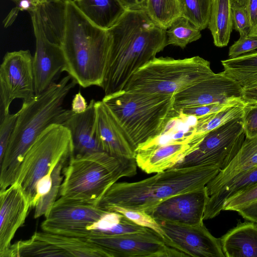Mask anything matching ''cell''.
<instances>
[{"mask_svg":"<svg viewBox=\"0 0 257 257\" xmlns=\"http://www.w3.org/2000/svg\"><path fill=\"white\" fill-rule=\"evenodd\" d=\"M182 15L201 31L208 26L212 0H181Z\"/></svg>","mask_w":257,"mask_h":257,"instance_id":"obj_32","label":"cell"},{"mask_svg":"<svg viewBox=\"0 0 257 257\" xmlns=\"http://www.w3.org/2000/svg\"><path fill=\"white\" fill-rule=\"evenodd\" d=\"M242 88L223 71L213 73L175 94L174 106L178 112L190 106L226 104L242 99Z\"/></svg>","mask_w":257,"mask_h":257,"instance_id":"obj_12","label":"cell"},{"mask_svg":"<svg viewBox=\"0 0 257 257\" xmlns=\"http://www.w3.org/2000/svg\"><path fill=\"white\" fill-rule=\"evenodd\" d=\"M69 157H65L61 159L55 166L52 173V187L50 192L45 197L38 201L34 209L35 218H38L43 215L45 216L59 195L60 187L63 179V169L64 165Z\"/></svg>","mask_w":257,"mask_h":257,"instance_id":"obj_33","label":"cell"},{"mask_svg":"<svg viewBox=\"0 0 257 257\" xmlns=\"http://www.w3.org/2000/svg\"><path fill=\"white\" fill-rule=\"evenodd\" d=\"M257 183V165L236 176L218 192L209 196L203 219H212L221 211L224 202L231 197Z\"/></svg>","mask_w":257,"mask_h":257,"instance_id":"obj_25","label":"cell"},{"mask_svg":"<svg viewBox=\"0 0 257 257\" xmlns=\"http://www.w3.org/2000/svg\"><path fill=\"white\" fill-rule=\"evenodd\" d=\"M19 12L20 11L15 7L12 9L10 13L4 21V25L5 28L9 27L13 23Z\"/></svg>","mask_w":257,"mask_h":257,"instance_id":"obj_47","label":"cell"},{"mask_svg":"<svg viewBox=\"0 0 257 257\" xmlns=\"http://www.w3.org/2000/svg\"><path fill=\"white\" fill-rule=\"evenodd\" d=\"M245 6L250 23V35L257 32V0H247Z\"/></svg>","mask_w":257,"mask_h":257,"instance_id":"obj_41","label":"cell"},{"mask_svg":"<svg viewBox=\"0 0 257 257\" xmlns=\"http://www.w3.org/2000/svg\"><path fill=\"white\" fill-rule=\"evenodd\" d=\"M220 170L216 166L170 168L134 182H116L97 204L103 210L116 206L149 213L173 196L204 187Z\"/></svg>","mask_w":257,"mask_h":257,"instance_id":"obj_4","label":"cell"},{"mask_svg":"<svg viewBox=\"0 0 257 257\" xmlns=\"http://www.w3.org/2000/svg\"><path fill=\"white\" fill-rule=\"evenodd\" d=\"M257 49V39L249 36H240L229 49L228 56L233 58L254 51Z\"/></svg>","mask_w":257,"mask_h":257,"instance_id":"obj_39","label":"cell"},{"mask_svg":"<svg viewBox=\"0 0 257 257\" xmlns=\"http://www.w3.org/2000/svg\"><path fill=\"white\" fill-rule=\"evenodd\" d=\"M241 120L245 138L257 136V102L245 101Z\"/></svg>","mask_w":257,"mask_h":257,"instance_id":"obj_38","label":"cell"},{"mask_svg":"<svg viewBox=\"0 0 257 257\" xmlns=\"http://www.w3.org/2000/svg\"><path fill=\"white\" fill-rule=\"evenodd\" d=\"M76 83L69 75L44 91L23 101L5 154L0 161V191L14 184L26 153L50 125L63 124L74 112L63 106Z\"/></svg>","mask_w":257,"mask_h":257,"instance_id":"obj_3","label":"cell"},{"mask_svg":"<svg viewBox=\"0 0 257 257\" xmlns=\"http://www.w3.org/2000/svg\"><path fill=\"white\" fill-rule=\"evenodd\" d=\"M245 101L242 99L233 101L220 110L197 117L194 128L197 134H204L213 129L242 116Z\"/></svg>","mask_w":257,"mask_h":257,"instance_id":"obj_28","label":"cell"},{"mask_svg":"<svg viewBox=\"0 0 257 257\" xmlns=\"http://www.w3.org/2000/svg\"><path fill=\"white\" fill-rule=\"evenodd\" d=\"M243 218L257 223V201L237 211Z\"/></svg>","mask_w":257,"mask_h":257,"instance_id":"obj_42","label":"cell"},{"mask_svg":"<svg viewBox=\"0 0 257 257\" xmlns=\"http://www.w3.org/2000/svg\"><path fill=\"white\" fill-rule=\"evenodd\" d=\"M31 208L30 200L19 184L15 182L0 191V257H4L9 249Z\"/></svg>","mask_w":257,"mask_h":257,"instance_id":"obj_18","label":"cell"},{"mask_svg":"<svg viewBox=\"0 0 257 257\" xmlns=\"http://www.w3.org/2000/svg\"><path fill=\"white\" fill-rule=\"evenodd\" d=\"M29 14L36 40L33 68L35 95H38L54 82L59 74L65 71L66 63L61 47L47 37L38 9Z\"/></svg>","mask_w":257,"mask_h":257,"instance_id":"obj_13","label":"cell"},{"mask_svg":"<svg viewBox=\"0 0 257 257\" xmlns=\"http://www.w3.org/2000/svg\"><path fill=\"white\" fill-rule=\"evenodd\" d=\"M95 106V132L102 151L115 157L135 158V152L107 107L102 100L96 101Z\"/></svg>","mask_w":257,"mask_h":257,"instance_id":"obj_19","label":"cell"},{"mask_svg":"<svg viewBox=\"0 0 257 257\" xmlns=\"http://www.w3.org/2000/svg\"><path fill=\"white\" fill-rule=\"evenodd\" d=\"M60 1V0H46V2H56V1Z\"/></svg>","mask_w":257,"mask_h":257,"instance_id":"obj_51","label":"cell"},{"mask_svg":"<svg viewBox=\"0 0 257 257\" xmlns=\"http://www.w3.org/2000/svg\"><path fill=\"white\" fill-rule=\"evenodd\" d=\"M107 212L97 205L60 197L45 216L41 227L44 231L66 235L97 222Z\"/></svg>","mask_w":257,"mask_h":257,"instance_id":"obj_14","label":"cell"},{"mask_svg":"<svg viewBox=\"0 0 257 257\" xmlns=\"http://www.w3.org/2000/svg\"><path fill=\"white\" fill-rule=\"evenodd\" d=\"M228 103H213L207 105L186 107L181 109L178 112L186 116H192L199 117L216 112Z\"/></svg>","mask_w":257,"mask_h":257,"instance_id":"obj_40","label":"cell"},{"mask_svg":"<svg viewBox=\"0 0 257 257\" xmlns=\"http://www.w3.org/2000/svg\"><path fill=\"white\" fill-rule=\"evenodd\" d=\"M204 135L196 134L194 128L183 137L138 150L135 157L137 165L148 174L172 168L194 150Z\"/></svg>","mask_w":257,"mask_h":257,"instance_id":"obj_15","label":"cell"},{"mask_svg":"<svg viewBox=\"0 0 257 257\" xmlns=\"http://www.w3.org/2000/svg\"><path fill=\"white\" fill-rule=\"evenodd\" d=\"M166 30L145 10H127L108 30L111 43L102 86L105 95L123 90L135 72L168 46Z\"/></svg>","mask_w":257,"mask_h":257,"instance_id":"obj_2","label":"cell"},{"mask_svg":"<svg viewBox=\"0 0 257 257\" xmlns=\"http://www.w3.org/2000/svg\"><path fill=\"white\" fill-rule=\"evenodd\" d=\"M248 36L257 39V32Z\"/></svg>","mask_w":257,"mask_h":257,"instance_id":"obj_50","label":"cell"},{"mask_svg":"<svg viewBox=\"0 0 257 257\" xmlns=\"http://www.w3.org/2000/svg\"><path fill=\"white\" fill-rule=\"evenodd\" d=\"M174 248L187 256L225 257L220 238L213 236L203 222L195 225L160 221Z\"/></svg>","mask_w":257,"mask_h":257,"instance_id":"obj_16","label":"cell"},{"mask_svg":"<svg viewBox=\"0 0 257 257\" xmlns=\"http://www.w3.org/2000/svg\"><path fill=\"white\" fill-rule=\"evenodd\" d=\"M38 11L47 37L63 51L65 71L83 88L102 87L111 43L108 31L91 23L72 0L45 2Z\"/></svg>","mask_w":257,"mask_h":257,"instance_id":"obj_1","label":"cell"},{"mask_svg":"<svg viewBox=\"0 0 257 257\" xmlns=\"http://www.w3.org/2000/svg\"><path fill=\"white\" fill-rule=\"evenodd\" d=\"M167 45L185 48L201 37V31L185 18L175 20L166 30Z\"/></svg>","mask_w":257,"mask_h":257,"instance_id":"obj_31","label":"cell"},{"mask_svg":"<svg viewBox=\"0 0 257 257\" xmlns=\"http://www.w3.org/2000/svg\"><path fill=\"white\" fill-rule=\"evenodd\" d=\"M106 249L111 257H183L182 252L168 246L152 229L117 235L87 239Z\"/></svg>","mask_w":257,"mask_h":257,"instance_id":"obj_11","label":"cell"},{"mask_svg":"<svg viewBox=\"0 0 257 257\" xmlns=\"http://www.w3.org/2000/svg\"><path fill=\"white\" fill-rule=\"evenodd\" d=\"M234 0H212L208 28L218 47L226 46L233 29L232 7Z\"/></svg>","mask_w":257,"mask_h":257,"instance_id":"obj_26","label":"cell"},{"mask_svg":"<svg viewBox=\"0 0 257 257\" xmlns=\"http://www.w3.org/2000/svg\"><path fill=\"white\" fill-rule=\"evenodd\" d=\"M214 73L210 62L199 56L179 59L155 57L132 75L123 90L175 94Z\"/></svg>","mask_w":257,"mask_h":257,"instance_id":"obj_7","label":"cell"},{"mask_svg":"<svg viewBox=\"0 0 257 257\" xmlns=\"http://www.w3.org/2000/svg\"><path fill=\"white\" fill-rule=\"evenodd\" d=\"M220 239L226 257H257V223L239 222Z\"/></svg>","mask_w":257,"mask_h":257,"instance_id":"obj_22","label":"cell"},{"mask_svg":"<svg viewBox=\"0 0 257 257\" xmlns=\"http://www.w3.org/2000/svg\"><path fill=\"white\" fill-rule=\"evenodd\" d=\"M72 155L71 134L62 124H52L38 136L26 153L15 181L27 194L31 207L38 181L53 171L61 159Z\"/></svg>","mask_w":257,"mask_h":257,"instance_id":"obj_8","label":"cell"},{"mask_svg":"<svg viewBox=\"0 0 257 257\" xmlns=\"http://www.w3.org/2000/svg\"><path fill=\"white\" fill-rule=\"evenodd\" d=\"M77 9L94 25L110 29L127 10L119 0H72Z\"/></svg>","mask_w":257,"mask_h":257,"instance_id":"obj_23","label":"cell"},{"mask_svg":"<svg viewBox=\"0 0 257 257\" xmlns=\"http://www.w3.org/2000/svg\"><path fill=\"white\" fill-rule=\"evenodd\" d=\"M18 116L16 113H9L3 115L0 124V161L2 160L10 141Z\"/></svg>","mask_w":257,"mask_h":257,"instance_id":"obj_37","label":"cell"},{"mask_svg":"<svg viewBox=\"0 0 257 257\" xmlns=\"http://www.w3.org/2000/svg\"><path fill=\"white\" fill-rule=\"evenodd\" d=\"M126 10H145L147 0H119Z\"/></svg>","mask_w":257,"mask_h":257,"instance_id":"obj_45","label":"cell"},{"mask_svg":"<svg viewBox=\"0 0 257 257\" xmlns=\"http://www.w3.org/2000/svg\"><path fill=\"white\" fill-rule=\"evenodd\" d=\"M32 56L29 50L7 52L0 66V97L3 115L9 113L17 98L27 101L35 95Z\"/></svg>","mask_w":257,"mask_h":257,"instance_id":"obj_10","label":"cell"},{"mask_svg":"<svg viewBox=\"0 0 257 257\" xmlns=\"http://www.w3.org/2000/svg\"><path fill=\"white\" fill-rule=\"evenodd\" d=\"M242 99L244 101L257 102V87L243 89Z\"/></svg>","mask_w":257,"mask_h":257,"instance_id":"obj_46","label":"cell"},{"mask_svg":"<svg viewBox=\"0 0 257 257\" xmlns=\"http://www.w3.org/2000/svg\"><path fill=\"white\" fill-rule=\"evenodd\" d=\"M88 107L85 98L80 91L77 93L74 96L71 104V110L74 113H80L86 110Z\"/></svg>","mask_w":257,"mask_h":257,"instance_id":"obj_43","label":"cell"},{"mask_svg":"<svg viewBox=\"0 0 257 257\" xmlns=\"http://www.w3.org/2000/svg\"><path fill=\"white\" fill-rule=\"evenodd\" d=\"M33 3H34L36 5H37L38 6H41L44 3L46 2L45 0H31Z\"/></svg>","mask_w":257,"mask_h":257,"instance_id":"obj_48","label":"cell"},{"mask_svg":"<svg viewBox=\"0 0 257 257\" xmlns=\"http://www.w3.org/2000/svg\"><path fill=\"white\" fill-rule=\"evenodd\" d=\"M237 4L239 5H245L247 0H234Z\"/></svg>","mask_w":257,"mask_h":257,"instance_id":"obj_49","label":"cell"},{"mask_svg":"<svg viewBox=\"0 0 257 257\" xmlns=\"http://www.w3.org/2000/svg\"><path fill=\"white\" fill-rule=\"evenodd\" d=\"M257 201V183L227 199L223 203L222 210L237 211Z\"/></svg>","mask_w":257,"mask_h":257,"instance_id":"obj_35","label":"cell"},{"mask_svg":"<svg viewBox=\"0 0 257 257\" xmlns=\"http://www.w3.org/2000/svg\"><path fill=\"white\" fill-rule=\"evenodd\" d=\"M67 257L53 244L33 235L28 239L12 244L4 257Z\"/></svg>","mask_w":257,"mask_h":257,"instance_id":"obj_29","label":"cell"},{"mask_svg":"<svg viewBox=\"0 0 257 257\" xmlns=\"http://www.w3.org/2000/svg\"><path fill=\"white\" fill-rule=\"evenodd\" d=\"M257 165V136L245 138L234 158L224 169L205 186L207 195L210 196L218 192L226 183L236 176Z\"/></svg>","mask_w":257,"mask_h":257,"instance_id":"obj_21","label":"cell"},{"mask_svg":"<svg viewBox=\"0 0 257 257\" xmlns=\"http://www.w3.org/2000/svg\"><path fill=\"white\" fill-rule=\"evenodd\" d=\"M223 72L242 88L257 87V51L221 61Z\"/></svg>","mask_w":257,"mask_h":257,"instance_id":"obj_27","label":"cell"},{"mask_svg":"<svg viewBox=\"0 0 257 257\" xmlns=\"http://www.w3.org/2000/svg\"><path fill=\"white\" fill-rule=\"evenodd\" d=\"M208 199L205 186L197 190L169 197L158 204L148 214L158 222L197 224L203 222Z\"/></svg>","mask_w":257,"mask_h":257,"instance_id":"obj_17","label":"cell"},{"mask_svg":"<svg viewBox=\"0 0 257 257\" xmlns=\"http://www.w3.org/2000/svg\"><path fill=\"white\" fill-rule=\"evenodd\" d=\"M105 210L121 214L135 223L153 229L164 239L168 246L174 248L173 243L166 234L159 222L145 211L128 209L116 206L109 207Z\"/></svg>","mask_w":257,"mask_h":257,"instance_id":"obj_34","label":"cell"},{"mask_svg":"<svg viewBox=\"0 0 257 257\" xmlns=\"http://www.w3.org/2000/svg\"><path fill=\"white\" fill-rule=\"evenodd\" d=\"M245 138L241 118L205 134L194 150L172 168L216 166L225 169L240 150Z\"/></svg>","mask_w":257,"mask_h":257,"instance_id":"obj_9","label":"cell"},{"mask_svg":"<svg viewBox=\"0 0 257 257\" xmlns=\"http://www.w3.org/2000/svg\"><path fill=\"white\" fill-rule=\"evenodd\" d=\"M95 102L94 99H91L85 111L73 113L62 124L71 134L72 155L81 156L103 152L95 132Z\"/></svg>","mask_w":257,"mask_h":257,"instance_id":"obj_20","label":"cell"},{"mask_svg":"<svg viewBox=\"0 0 257 257\" xmlns=\"http://www.w3.org/2000/svg\"><path fill=\"white\" fill-rule=\"evenodd\" d=\"M11 1L15 4V8L19 11H26L30 13L37 11L39 7L31 0Z\"/></svg>","mask_w":257,"mask_h":257,"instance_id":"obj_44","label":"cell"},{"mask_svg":"<svg viewBox=\"0 0 257 257\" xmlns=\"http://www.w3.org/2000/svg\"><path fill=\"white\" fill-rule=\"evenodd\" d=\"M34 236L45 240L63 251L67 257H111L103 247L89 240L46 231H36Z\"/></svg>","mask_w":257,"mask_h":257,"instance_id":"obj_24","label":"cell"},{"mask_svg":"<svg viewBox=\"0 0 257 257\" xmlns=\"http://www.w3.org/2000/svg\"><path fill=\"white\" fill-rule=\"evenodd\" d=\"M174 95L122 90L105 95L102 101L136 152L140 146L161 135L169 121L179 115L174 108Z\"/></svg>","mask_w":257,"mask_h":257,"instance_id":"obj_5","label":"cell"},{"mask_svg":"<svg viewBox=\"0 0 257 257\" xmlns=\"http://www.w3.org/2000/svg\"><path fill=\"white\" fill-rule=\"evenodd\" d=\"M233 29L240 36H248L251 31L250 20L245 5L241 6L234 1L232 7Z\"/></svg>","mask_w":257,"mask_h":257,"instance_id":"obj_36","label":"cell"},{"mask_svg":"<svg viewBox=\"0 0 257 257\" xmlns=\"http://www.w3.org/2000/svg\"><path fill=\"white\" fill-rule=\"evenodd\" d=\"M146 11L155 23L166 30L182 15L181 0H147Z\"/></svg>","mask_w":257,"mask_h":257,"instance_id":"obj_30","label":"cell"},{"mask_svg":"<svg viewBox=\"0 0 257 257\" xmlns=\"http://www.w3.org/2000/svg\"><path fill=\"white\" fill-rule=\"evenodd\" d=\"M135 158L97 152L72 155L63 169L59 196L68 200L97 205L107 190L120 178L137 174Z\"/></svg>","mask_w":257,"mask_h":257,"instance_id":"obj_6","label":"cell"}]
</instances>
